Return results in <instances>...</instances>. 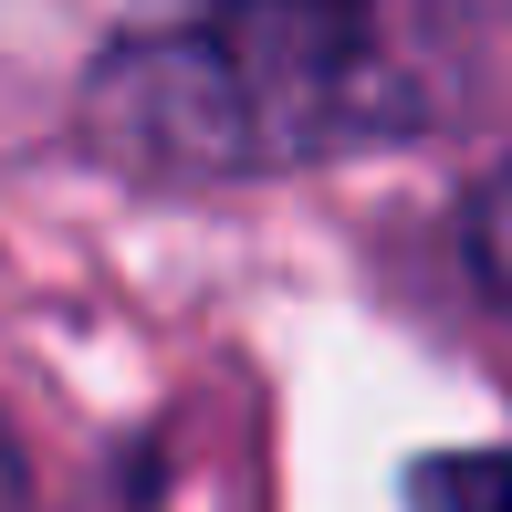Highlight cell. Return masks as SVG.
Here are the masks:
<instances>
[{"instance_id": "2", "label": "cell", "mask_w": 512, "mask_h": 512, "mask_svg": "<svg viewBox=\"0 0 512 512\" xmlns=\"http://www.w3.org/2000/svg\"><path fill=\"white\" fill-rule=\"evenodd\" d=\"M408 512H512V450H429V460H408Z\"/></svg>"}, {"instance_id": "1", "label": "cell", "mask_w": 512, "mask_h": 512, "mask_svg": "<svg viewBox=\"0 0 512 512\" xmlns=\"http://www.w3.org/2000/svg\"><path fill=\"white\" fill-rule=\"evenodd\" d=\"M460 115V21L251 0L209 21H147L84 63L74 136L115 178L230 189L345 147L429 136Z\"/></svg>"}, {"instance_id": "4", "label": "cell", "mask_w": 512, "mask_h": 512, "mask_svg": "<svg viewBox=\"0 0 512 512\" xmlns=\"http://www.w3.org/2000/svg\"><path fill=\"white\" fill-rule=\"evenodd\" d=\"M0 512H42V502H32V460H21L11 429H0Z\"/></svg>"}, {"instance_id": "3", "label": "cell", "mask_w": 512, "mask_h": 512, "mask_svg": "<svg viewBox=\"0 0 512 512\" xmlns=\"http://www.w3.org/2000/svg\"><path fill=\"white\" fill-rule=\"evenodd\" d=\"M460 241H471V283L512 314V168H492L460 209Z\"/></svg>"}]
</instances>
